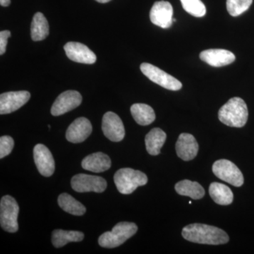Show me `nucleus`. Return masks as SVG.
<instances>
[{
  "label": "nucleus",
  "mask_w": 254,
  "mask_h": 254,
  "mask_svg": "<svg viewBox=\"0 0 254 254\" xmlns=\"http://www.w3.org/2000/svg\"><path fill=\"white\" fill-rule=\"evenodd\" d=\"M95 1H97L99 3H107L109 2V1H111V0H95Z\"/></svg>",
  "instance_id": "7c9ffc66"
},
{
  "label": "nucleus",
  "mask_w": 254,
  "mask_h": 254,
  "mask_svg": "<svg viewBox=\"0 0 254 254\" xmlns=\"http://www.w3.org/2000/svg\"><path fill=\"white\" fill-rule=\"evenodd\" d=\"M93 127L88 119L79 118L75 120L68 127L66 132L67 141L73 143L84 141L91 135Z\"/></svg>",
  "instance_id": "2eb2a0df"
},
{
  "label": "nucleus",
  "mask_w": 254,
  "mask_h": 254,
  "mask_svg": "<svg viewBox=\"0 0 254 254\" xmlns=\"http://www.w3.org/2000/svg\"><path fill=\"white\" fill-rule=\"evenodd\" d=\"M11 4V0H0V4L2 6H8Z\"/></svg>",
  "instance_id": "c756f323"
},
{
  "label": "nucleus",
  "mask_w": 254,
  "mask_h": 254,
  "mask_svg": "<svg viewBox=\"0 0 254 254\" xmlns=\"http://www.w3.org/2000/svg\"><path fill=\"white\" fill-rule=\"evenodd\" d=\"M31 94L26 91H11L0 95V114L6 115L16 111L29 100Z\"/></svg>",
  "instance_id": "9b49d317"
},
{
  "label": "nucleus",
  "mask_w": 254,
  "mask_h": 254,
  "mask_svg": "<svg viewBox=\"0 0 254 254\" xmlns=\"http://www.w3.org/2000/svg\"><path fill=\"white\" fill-rule=\"evenodd\" d=\"M19 206L11 195H4L0 202V224L3 230L14 233L18 230Z\"/></svg>",
  "instance_id": "39448f33"
},
{
  "label": "nucleus",
  "mask_w": 254,
  "mask_h": 254,
  "mask_svg": "<svg viewBox=\"0 0 254 254\" xmlns=\"http://www.w3.org/2000/svg\"><path fill=\"white\" fill-rule=\"evenodd\" d=\"M253 0H227V9L232 16H238L249 9Z\"/></svg>",
  "instance_id": "bb28decb"
},
{
  "label": "nucleus",
  "mask_w": 254,
  "mask_h": 254,
  "mask_svg": "<svg viewBox=\"0 0 254 254\" xmlns=\"http://www.w3.org/2000/svg\"><path fill=\"white\" fill-rule=\"evenodd\" d=\"M140 68L142 73L150 81L163 88L174 91H179L182 88L181 82L151 64L142 63Z\"/></svg>",
  "instance_id": "423d86ee"
},
{
  "label": "nucleus",
  "mask_w": 254,
  "mask_h": 254,
  "mask_svg": "<svg viewBox=\"0 0 254 254\" xmlns=\"http://www.w3.org/2000/svg\"><path fill=\"white\" fill-rule=\"evenodd\" d=\"M33 158L38 171L43 176L49 177L54 173L55 164L51 152L43 144H37L33 149Z\"/></svg>",
  "instance_id": "ddd939ff"
},
{
  "label": "nucleus",
  "mask_w": 254,
  "mask_h": 254,
  "mask_svg": "<svg viewBox=\"0 0 254 254\" xmlns=\"http://www.w3.org/2000/svg\"><path fill=\"white\" fill-rule=\"evenodd\" d=\"M132 117L137 124L141 126H147L153 123L155 120L154 110L149 105L143 103H136L131 107Z\"/></svg>",
  "instance_id": "4be33fe9"
},
{
  "label": "nucleus",
  "mask_w": 254,
  "mask_h": 254,
  "mask_svg": "<svg viewBox=\"0 0 254 254\" xmlns=\"http://www.w3.org/2000/svg\"><path fill=\"white\" fill-rule=\"evenodd\" d=\"M68 59L76 63L92 64L96 62V55L84 44L69 42L64 47Z\"/></svg>",
  "instance_id": "4468645a"
},
{
  "label": "nucleus",
  "mask_w": 254,
  "mask_h": 254,
  "mask_svg": "<svg viewBox=\"0 0 254 254\" xmlns=\"http://www.w3.org/2000/svg\"><path fill=\"white\" fill-rule=\"evenodd\" d=\"M81 103L82 96L78 91L63 92L53 103L51 114L53 116H60L77 108Z\"/></svg>",
  "instance_id": "9d476101"
},
{
  "label": "nucleus",
  "mask_w": 254,
  "mask_h": 254,
  "mask_svg": "<svg viewBox=\"0 0 254 254\" xmlns=\"http://www.w3.org/2000/svg\"><path fill=\"white\" fill-rule=\"evenodd\" d=\"M151 22L162 28H169L173 23V8L170 2L159 1L155 2L150 11Z\"/></svg>",
  "instance_id": "f8f14e48"
},
{
  "label": "nucleus",
  "mask_w": 254,
  "mask_h": 254,
  "mask_svg": "<svg viewBox=\"0 0 254 254\" xmlns=\"http://www.w3.org/2000/svg\"><path fill=\"white\" fill-rule=\"evenodd\" d=\"M83 238L84 235L81 232L55 230L52 235V242L56 248H61L69 242H81Z\"/></svg>",
  "instance_id": "b1692460"
},
{
  "label": "nucleus",
  "mask_w": 254,
  "mask_h": 254,
  "mask_svg": "<svg viewBox=\"0 0 254 254\" xmlns=\"http://www.w3.org/2000/svg\"><path fill=\"white\" fill-rule=\"evenodd\" d=\"M198 144L195 137L190 133H181L176 143V152L179 158L190 161L196 157Z\"/></svg>",
  "instance_id": "f3484780"
},
{
  "label": "nucleus",
  "mask_w": 254,
  "mask_h": 254,
  "mask_svg": "<svg viewBox=\"0 0 254 254\" xmlns=\"http://www.w3.org/2000/svg\"><path fill=\"white\" fill-rule=\"evenodd\" d=\"M213 173L220 180L230 184L232 186L240 187L244 184V176L240 169L230 160H217L213 165Z\"/></svg>",
  "instance_id": "0eeeda50"
},
{
  "label": "nucleus",
  "mask_w": 254,
  "mask_h": 254,
  "mask_svg": "<svg viewBox=\"0 0 254 254\" xmlns=\"http://www.w3.org/2000/svg\"><path fill=\"white\" fill-rule=\"evenodd\" d=\"M183 9L195 17H203L206 13V8L201 0H180Z\"/></svg>",
  "instance_id": "a878e982"
},
{
  "label": "nucleus",
  "mask_w": 254,
  "mask_h": 254,
  "mask_svg": "<svg viewBox=\"0 0 254 254\" xmlns=\"http://www.w3.org/2000/svg\"><path fill=\"white\" fill-rule=\"evenodd\" d=\"M176 21H177L176 18H173V22H176Z\"/></svg>",
  "instance_id": "2f4dec72"
},
{
  "label": "nucleus",
  "mask_w": 254,
  "mask_h": 254,
  "mask_svg": "<svg viewBox=\"0 0 254 254\" xmlns=\"http://www.w3.org/2000/svg\"><path fill=\"white\" fill-rule=\"evenodd\" d=\"M200 59L204 63L215 67L226 66L235 62V55L223 49H210L201 52Z\"/></svg>",
  "instance_id": "dca6fc26"
},
{
  "label": "nucleus",
  "mask_w": 254,
  "mask_h": 254,
  "mask_svg": "<svg viewBox=\"0 0 254 254\" xmlns=\"http://www.w3.org/2000/svg\"><path fill=\"white\" fill-rule=\"evenodd\" d=\"M71 187L79 193L93 191L102 193L107 188V182L103 177L86 174H78L71 179Z\"/></svg>",
  "instance_id": "6e6552de"
},
{
  "label": "nucleus",
  "mask_w": 254,
  "mask_h": 254,
  "mask_svg": "<svg viewBox=\"0 0 254 254\" xmlns=\"http://www.w3.org/2000/svg\"><path fill=\"white\" fill-rule=\"evenodd\" d=\"M175 190L179 194L190 197L193 200L200 199L205 195L204 189L200 184L188 180H182L177 183Z\"/></svg>",
  "instance_id": "412c9836"
},
{
  "label": "nucleus",
  "mask_w": 254,
  "mask_h": 254,
  "mask_svg": "<svg viewBox=\"0 0 254 254\" xmlns=\"http://www.w3.org/2000/svg\"><path fill=\"white\" fill-rule=\"evenodd\" d=\"M115 185L120 193L130 194L138 187L144 186L148 182V177L144 173L131 168L119 170L114 177Z\"/></svg>",
  "instance_id": "20e7f679"
},
{
  "label": "nucleus",
  "mask_w": 254,
  "mask_h": 254,
  "mask_svg": "<svg viewBox=\"0 0 254 254\" xmlns=\"http://www.w3.org/2000/svg\"><path fill=\"white\" fill-rule=\"evenodd\" d=\"M182 237L189 242L208 245H224L230 240L228 235L221 229L199 223L184 227Z\"/></svg>",
  "instance_id": "f257e3e1"
},
{
  "label": "nucleus",
  "mask_w": 254,
  "mask_h": 254,
  "mask_svg": "<svg viewBox=\"0 0 254 254\" xmlns=\"http://www.w3.org/2000/svg\"><path fill=\"white\" fill-rule=\"evenodd\" d=\"M167 135L161 128H154L145 136V143L147 151L151 155H158L166 141Z\"/></svg>",
  "instance_id": "6ab92c4d"
},
{
  "label": "nucleus",
  "mask_w": 254,
  "mask_h": 254,
  "mask_svg": "<svg viewBox=\"0 0 254 254\" xmlns=\"http://www.w3.org/2000/svg\"><path fill=\"white\" fill-rule=\"evenodd\" d=\"M82 168L95 173H103L111 167V160L108 155L101 152L93 153L82 160Z\"/></svg>",
  "instance_id": "a211bd4d"
},
{
  "label": "nucleus",
  "mask_w": 254,
  "mask_h": 254,
  "mask_svg": "<svg viewBox=\"0 0 254 254\" xmlns=\"http://www.w3.org/2000/svg\"><path fill=\"white\" fill-rule=\"evenodd\" d=\"M137 231L138 227L133 222H119L111 232H105L99 237L98 244L103 248H115L133 237Z\"/></svg>",
  "instance_id": "7ed1b4c3"
},
{
  "label": "nucleus",
  "mask_w": 254,
  "mask_h": 254,
  "mask_svg": "<svg viewBox=\"0 0 254 254\" xmlns=\"http://www.w3.org/2000/svg\"><path fill=\"white\" fill-rule=\"evenodd\" d=\"M14 146V139L9 136L0 138V158L2 159L9 155Z\"/></svg>",
  "instance_id": "cd10ccee"
},
{
  "label": "nucleus",
  "mask_w": 254,
  "mask_h": 254,
  "mask_svg": "<svg viewBox=\"0 0 254 254\" xmlns=\"http://www.w3.org/2000/svg\"><path fill=\"white\" fill-rule=\"evenodd\" d=\"M103 133L108 139L113 142L123 141L125 129L123 121L117 114L108 112L105 114L102 123Z\"/></svg>",
  "instance_id": "1a4fd4ad"
},
{
  "label": "nucleus",
  "mask_w": 254,
  "mask_h": 254,
  "mask_svg": "<svg viewBox=\"0 0 254 254\" xmlns=\"http://www.w3.org/2000/svg\"><path fill=\"white\" fill-rule=\"evenodd\" d=\"M10 36H11V32L9 31L0 32V55H2L6 53V45Z\"/></svg>",
  "instance_id": "c85d7f7f"
},
{
  "label": "nucleus",
  "mask_w": 254,
  "mask_h": 254,
  "mask_svg": "<svg viewBox=\"0 0 254 254\" xmlns=\"http://www.w3.org/2000/svg\"><path fill=\"white\" fill-rule=\"evenodd\" d=\"M58 204L66 213L81 216L86 212L84 205L68 193H62L58 197Z\"/></svg>",
  "instance_id": "393cba45"
},
{
  "label": "nucleus",
  "mask_w": 254,
  "mask_h": 254,
  "mask_svg": "<svg viewBox=\"0 0 254 254\" xmlns=\"http://www.w3.org/2000/svg\"><path fill=\"white\" fill-rule=\"evenodd\" d=\"M31 34L33 41H43L49 35V24L46 16L41 12H37L33 16Z\"/></svg>",
  "instance_id": "5701e85b"
},
{
  "label": "nucleus",
  "mask_w": 254,
  "mask_h": 254,
  "mask_svg": "<svg viewBox=\"0 0 254 254\" xmlns=\"http://www.w3.org/2000/svg\"><path fill=\"white\" fill-rule=\"evenodd\" d=\"M209 194L218 205L231 204L234 199L232 190L226 185L218 182H213L209 187Z\"/></svg>",
  "instance_id": "aec40b11"
},
{
  "label": "nucleus",
  "mask_w": 254,
  "mask_h": 254,
  "mask_svg": "<svg viewBox=\"0 0 254 254\" xmlns=\"http://www.w3.org/2000/svg\"><path fill=\"white\" fill-rule=\"evenodd\" d=\"M249 112L245 100L238 97L228 100L218 112V118L228 127L241 128L248 120Z\"/></svg>",
  "instance_id": "f03ea898"
}]
</instances>
